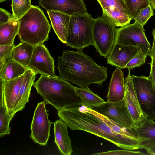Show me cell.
<instances>
[{"label": "cell", "mask_w": 155, "mask_h": 155, "mask_svg": "<svg viewBox=\"0 0 155 155\" xmlns=\"http://www.w3.org/2000/svg\"><path fill=\"white\" fill-rule=\"evenodd\" d=\"M57 111L60 119L72 130L87 132L124 149H140L141 141L138 136H128L115 132L95 111L85 106L67 108L58 110Z\"/></svg>", "instance_id": "1"}, {"label": "cell", "mask_w": 155, "mask_h": 155, "mask_svg": "<svg viewBox=\"0 0 155 155\" xmlns=\"http://www.w3.org/2000/svg\"><path fill=\"white\" fill-rule=\"evenodd\" d=\"M58 61L59 75L80 88L87 89L93 84L101 87L108 77V68L98 65L82 50H64Z\"/></svg>", "instance_id": "2"}, {"label": "cell", "mask_w": 155, "mask_h": 155, "mask_svg": "<svg viewBox=\"0 0 155 155\" xmlns=\"http://www.w3.org/2000/svg\"><path fill=\"white\" fill-rule=\"evenodd\" d=\"M33 86L45 101L57 110L80 106L81 100L76 94V87L59 75L41 74Z\"/></svg>", "instance_id": "3"}, {"label": "cell", "mask_w": 155, "mask_h": 155, "mask_svg": "<svg viewBox=\"0 0 155 155\" xmlns=\"http://www.w3.org/2000/svg\"><path fill=\"white\" fill-rule=\"evenodd\" d=\"M18 20V35L20 41L35 46L44 44L48 40L51 26L43 10L38 6L32 5Z\"/></svg>", "instance_id": "4"}, {"label": "cell", "mask_w": 155, "mask_h": 155, "mask_svg": "<svg viewBox=\"0 0 155 155\" xmlns=\"http://www.w3.org/2000/svg\"><path fill=\"white\" fill-rule=\"evenodd\" d=\"M95 20L87 12L71 16L66 46L79 50L94 45Z\"/></svg>", "instance_id": "5"}, {"label": "cell", "mask_w": 155, "mask_h": 155, "mask_svg": "<svg viewBox=\"0 0 155 155\" xmlns=\"http://www.w3.org/2000/svg\"><path fill=\"white\" fill-rule=\"evenodd\" d=\"M117 28L107 18L95 19L94 28V46L100 56L107 58L116 42Z\"/></svg>", "instance_id": "6"}, {"label": "cell", "mask_w": 155, "mask_h": 155, "mask_svg": "<svg viewBox=\"0 0 155 155\" xmlns=\"http://www.w3.org/2000/svg\"><path fill=\"white\" fill-rule=\"evenodd\" d=\"M105 116L117 124L132 130L136 127L128 110L125 100L115 102H104L87 107Z\"/></svg>", "instance_id": "7"}, {"label": "cell", "mask_w": 155, "mask_h": 155, "mask_svg": "<svg viewBox=\"0 0 155 155\" xmlns=\"http://www.w3.org/2000/svg\"><path fill=\"white\" fill-rule=\"evenodd\" d=\"M141 110L147 119H155V88L151 81L145 76L131 75Z\"/></svg>", "instance_id": "8"}, {"label": "cell", "mask_w": 155, "mask_h": 155, "mask_svg": "<svg viewBox=\"0 0 155 155\" xmlns=\"http://www.w3.org/2000/svg\"><path fill=\"white\" fill-rule=\"evenodd\" d=\"M116 43L139 46L148 56L151 49L143 26L135 22L117 29Z\"/></svg>", "instance_id": "9"}, {"label": "cell", "mask_w": 155, "mask_h": 155, "mask_svg": "<svg viewBox=\"0 0 155 155\" xmlns=\"http://www.w3.org/2000/svg\"><path fill=\"white\" fill-rule=\"evenodd\" d=\"M52 124L44 102L38 103L35 110L31 129V138L36 143L45 146L50 136V129Z\"/></svg>", "instance_id": "10"}, {"label": "cell", "mask_w": 155, "mask_h": 155, "mask_svg": "<svg viewBox=\"0 0 155 155\" xmlns=\"http://www.w3.org/2000/svg\"><path fill=\"white\" fill-rule=\"evenodd\" d=\"M54 61L44 44L35 46L28 68L34 72L49 76L55 74Z\"/></svg>", "instance_id": "11"}, {"label": "cell", "mask_w": 155, "mask_h": 155, "mask_svg": "<svg viewBox=\"0 0 155 155\" xmlns=\"http://www.w3.org/2000/svg\"><path fill=\"white\" fill-rule=\"evenodd\" d=\"M125 92L124 98L128 110L136 127H139L147 118L140 107L130 71L125 78Z\"/></svg>", "instance_id": "12"}, {"label": "cell", "mask_w": 155, "mask_h": 155, "mask_svg": "<svg viewBox=\"0 0 155 155\" xmlns=\"http://www.w3.org/2000/svg\"><path fill=\"white\" fill-rule=\"evenodd\" d=\"M38 4L47 11L59 12L70 16L87 12L83 0H38Z\"/></svg>", "instance_id": "13"}, {"label": "cell", "mask_w": 155, "mask_h": 155, "mask_svg": "<svg viewBox=\"0 0 155 155\" xmlns=\"http://www.w3.org/2000/svg\"><path fill=\"white\" fill-rule=\"evenodd\" d=\"M139 46L116 43L107 58L108 64L124 69L126 65L140 51Z\"/></svg>", "instance_id": "14"}, {"label": "cell", "mask_w": 155, "mask_h": 155, "mask_svg": "<svg viewBox=\"0 0 155 155\" xmlns=\"http://www.w3.org/2000/svg\"><path fill=\"white\" fill-rule=\"evenodd\" d=\"M24 78V74L14 79L4 81L0 79V88L3 91L4 103L10 115L14 116L16 102Z\"/></svg>", "instance_id": "15"}, {"label": "cell", "mask_w": 155, "mask_h": 155, "mask_svg": "<svg viewBox=\"0 0 155 155\" xmlns=\"http://www.w3.org/2000/svg\"><path fill=\"white\" fill-rule=\"evenodd\" d=\"M125 80L122 68L116 67L113 72L107 96V101L117 102L124 99L125 95Z\"/></svg>", "instance_id": "16"}, {"label": "cell", "mask_w": 155, "mask_h": 155, "mask_svg": "<svg viewBox=\"0 0 155 155\" xmlns=\"http://www.w3.org/2000/svg\"><path fill=\"white\" fill-rule=\"evenodd\" d=\"M53 30L59 40L66 44L68 39L71 16L55 11H47Z\"/></svg>", "instance_id": "17"}, {"label": "cell", "mask_w": 155, "mask_h": 155, "mask_svg": "<svg viewBox=\"0 0 155 155\" xmlns=\"http://www.w3.org/2000/svg\"><path fill=\"white\" fill-rule=\"evenodd\" d=\"M55 142L60 153L63 155H70L72 152L71 140L67 130V124L60 119L54 123Z\"/></svg>", "instance_id": "18"}, {"label": "cell", "mask_w": 155, "mask_h": 155, "mask_svg": "<svg viewBox=\"0 0 155 155\" xmlns=\"http://www.w3.org/2000/svg\"><path fill=\"white\" fill-rule=\"evenodd\" d=\"M37 74L30 69L24 73V79L16 102L14 114L21 111L29 101L31 90Z\"/></svg>", "instance_id": "19"}, {"label": "cell", "mask_w": 155, "mask_h": 155, "mask_svg": "<svg viewBox=\"0 0 155 155\" xmlns=\"http://www.w3.org/2000/svg\"><path fill=\"white\" fill-rule=\"evenodd\" d=\"M28 69L12 59L11 56L0 62V79L4 81L17 78L23 75Z\"/></svg>", "instance_id": "20"}, {"label": "cell", "mask_w": 155, "mask_h": 155, "mask_svg": "<svg viewBox=\"0 0 155 155\" xmlns=\"http://www.w3.org/2000/svg\"><path fill=\"white\" fill-rule=\"evenodd\" d=\"M35 46L28 43L20 41L15 46L11 54V58L24 67L28 69Z\"/></svg>", "instance_id": "21"}, {"label": "cell", "mask_w": 155, "mask_h": 155, "mask_svg": "<svg viewBox=\"0 0 155 155\" xmlns=\"http://www.w3.org/2000/svg\"><path fill=\"white\" fill-rule=\"evenodd\" d=\"M18 20L13 18L8 22L0 25V45H12L18 34Z\"/></svg>", "instance_id": "22"}, {"label": "cell", "mask_w": 155, "mask_h": 155, "mask_svg": "<svg viewBox=\"0 0 155 155\" xmlns=\"http://www.w3.org/2000/svg\"><path fill=\"white\" fill-rule=\"evenodd\" d=\"M102 16L108 19L116 27H122L128 25L132 20L127 14L116 8L102 9Z\"/></svg>", "instance_id": "23"}, {"label": "cell", "mask_w": 155, "mask_h": 155, "mask_svg": "<svg viewBox=\"0 0 155 155\" xmlns=\"http://www.w3.org/2000/svg\"><path fill=\"white\" fill-rule=\"evenodd\" d=\"M141 142L145 143L155 142V122L146 119L142 125L134 129Z\"/></svg>", "instance_id": "24"}, {"label": "cell", "mask_w": 155, "mask_h": 155, "mask_svg": "<svg viewBox=\"0 0 155 155\" xmlns=\"http://www.w3.org/2000/svg\"><path fill=\"white\" fill-rule=\"evenodd\" d=\"M76 93L81 100L80 106L87 107L98 104L105 102L99 96L91 91L89 88H75Z\"/></svg>", "instance_id": "25"}, {"label": "cell", "mask_w": 155, "mask_h": 155, "mask_svg": "<svg viewBox=\"0 0 155 155\" xmlns=\"http://www.w3.org/2000/svg\"><path fill=\"white\" fill-rule=\"evenodd\" d=\"M14 116L8 114L5 106L2 93L0 98V136L2 137L10 134L9 124Z\"/></svg>", "instance_id": "26"}, {"label": "cell", "mask_w": 155, "mask_h": 155, "mask_svg": "<svg viewBox=\"0 0 155 155\" xmlns=\"http://www.w3.org/2000/svg\"><path fill=\"white\" fill-rule=\"evenodd\" d=\"M128 16L132 19L140 10L150 5V0H124Z\"/></svg>", "instance_id": "27"}, {"label": "cell", "mask_w": 155, "mask_h": 155, "mask_svg": "<svg viewBox=\"0 0 155 155\" xmlns=\"http://www.w3.org/2000/svg\"><path fill=\"white\" fill-rule=\"evenodd\" d=\"M31 0H12V15L15 18L18 20L30 8Z\"/></svg>", "instance_id": "28"}, {"label": "cell", "mask_w": 155, "mask_h": 155, "mask_svg": "<svg viewBox=\"0 0 155 155\" xmlns=\"http://www.w3.org/2000/svg\"><path fill=\"white\" fill-rule=\"evenodd\" d=\"M153 15V8L150 5L145 8H141L133 19L135 22L144 26L149 19Z\"/></svg>", "instance_id": "29"}, {"label": "cell", "mask_w": 155, "mask_h": 155, "mask_svg": "<svg viewBox=\"0 0 155 155\" xmlns=\"http://www.w3.org/2000/svg\"><path fill=\"white\" fill-rule=\"evenodd\" d=\"M102 9L106 7H116L127 15L124 0H97Z\"/></svg>", "instance_id": "30"}, {"label": "cell", "mask_w": 155, "mask_h": 155, "mask_svg": "<svg viewBox=\"0 0 155 155\" xmlns=\"http://www.w3.org/2000/svg\"><path fill=\"white\" fill-rule=\"evenodd\" d=\"M147 56L141 50L138 54L126 65L124 68L131 69L142 66L145 63Z\"/></svg>", "instance_id": "31"}, {"label": "cell", "mask_w": 155, "mask_h": 155, "mask_svg": "<svg viewBox=\"0 0 155 155\" xmlns=\"http://www.w3.org/2000/svg\"><path fill=\"white\" fill-rule=\"evenodd\" d=\"M93 155H149L139 151H134L130 150H111L105 152L95 153Z\"/></svg>", "instance_id": "32"}, {"label": "cell", "mask_w": 155, "mask_h": 155, "mask_svg": "<svg viewBox=\"0 0 155 155\" xmlns=\"http://www.w3.org/2000/svg\"><path fill=\"white\" fill-rule=\"evenodd\" d=\"M15 46L14 44L12 45H0V62L6 60L11 56Z\"/></svg>", "instance_id": "33"}, {"label": "cell", "mask_w": 155, "mask_h": 155, "mask_svg": "<svg viewBox=\"0 0 155 155\" xmlns=\"http://www.w3.org/2000/svg\"><path fill=\"white\" fill-rule=\"evenodd\" d=\"M13 18L12 15L8 12L3 8H0V25L8 22Z\"/></svg>", "instance_id": "34"}, {"label": "cell", "mask_w": 155, "mask_h": 155, "mask_svg": "<svg viewBox=\"0 0 155 155\" xmlns=\"http://www.w3.org/2000/svg\"><path fill=\"white\" fill-rule=\"evenodd\" d=\"M151 61L150 63V71L148 78L150 80L155 88V58H151Z\"/></svg>", "instance_id": "35"}, {"label": "cell", "mask_w": 155, "mask_h": 155, "mask_svg": "<svg viewBox=\"0 0 155 155\" xmlns=\"http://www.w3.org/2000/svg\"><path fill=\"white\" fill-rule=\"evenodd\" d=\"M152 34L153 38V43L148 56L151 58H155V28L153 30Z\"/></svg>", "instance_id": "36"}, {"label": "cell", "mask_w": 155, "mask_h": 155, "mask_svg": "<svg viewBox=\"0 0 155 155\" xmlns=\"http://www.w3.org/2000/svg\"><path fill=\"white\" fill-rule=\"evenodd\" d=\"M144 149L150 155H155V142L146 147Z\"/></svg>", "instance_id": "37"}, {"label": "cell", "mask_w": 155, "mask_h": 155, "mask_svg": "<svg viewBox=\"0 0 155 155\" xmlns=\"http://www.w3.org/2000/svg\"><path fill=\"white\" fill-rule=\"evenodd\" d=\"M151 6L155 10V0H150Z\"/></svg>", "instance_id": "38"}, {"label": "cell", "mask_w": 155, "mask_h": 155, "mask_svg": "<svg viewBox=\"0 0 155 155\" xmlns=\"http://www.w3.org/2000/svg\"><path fill=\"white\" fill-rule=\"evenodd\" d=\"M7 0H0V2L2 3L3 2H4V1H7Z\"/></svg>", "instance_id": "39"}]
</instances>
